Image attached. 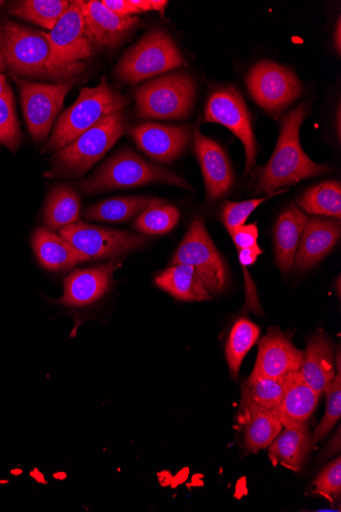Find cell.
I'll return each instance as SVG.
<instances>
[{
    "mask_svg": "<svg viewBox=\"0 0 341 512\" xmlns=\"http://www.w3.org/2000/svg\"><path fill=\"white\" fill-rule=\"evenodd\" d=\"M0 32L5 64L15 77L59 83L73 81L84 71L81 62L73 65L55 62L46 33L11 21L0 26Z\"/></svg>",
    "mask_w": 341,
    "mask_h": 512,
    "instance_id": "cell-1",
    "label": "cell"
},
{
    "mask_svg": "<svg viewBox=\"0 0 341 512\" xmlns=\"http://www.w3.org/2000/svg\"><path fill=\"white\" fill-rule=\"evenodd\" d=\"M307 115L308 109L302 104L282 119L274 154L268 164L259 170L257 193L270 195L285 186L329 171L328 166L313 162L302 149L300 130Z\"/></svg>",
    "mask_w": 341,
    "mask_h": 512,
    "instance_id": "cell-2",
    "label": "cell"
},
{
    "mask_svg": "<svg viewBox=\"0 0 341 512\" xmlns=\"http://www.w3.org/2000/svg\"><path fill=\"white\" fill-rule=\"evenodd\" d=\"M127 99L103 78L96 87H84L77 101L58 120L46 150L60 151L85 131L127 106Z\"/></svg>",
    "mask_w": 341,
    "mask_h": 512,
    "instance_id": "cell-3",
    "label": "cell"
},
{
    "mask_svg": "<svg viewBox=\"0 0 341 512\" xmlns=\"http://www.w3.org/2000/svg\"><path fill=\"white\" fill-rule=\"evenodd\" d=\"M165 183L193 191L182 177L159 168L142 159L131 150H122L101 169L80 184L85 194L104 193L112 190L137 188L151 183Z\"/></svg>",
    "mask_w": 341,
    "mask_h": 512,
    "instance_id": "cell-4",
    "label": "cell"
},
{
    "mask_svg": "<svg viewBox=\"0 0 341 512\" xmlns=\"http://www.w3.org/2000/svg\"><path fill=\"white\" fill-rule=\"evenodd\" d=\"M125 132L126 123L122 112L103 119L58 151L54 158L55 170L74 178L83 176L106 156Z\"/></svg>",
    "mask_w": 341,
    "mask_h": 512,
    "instance_id": "cell-5",
    "label": "cell"
},
{
    "mask_svg": "<svg viewBox=\"0 0 341 512\" xmlns=\"http://www.w3.org/2000/svg\"><path fill=\"white\" fill-rule=\"evenodd\" d=\"M136 114L144 119L186 118L196 99V84L185 73H173L138 87L134 93Z\"/></svg>",
    "mask_w": 341,
    "mask_h": 512,
    "instance_id": "cell-6",
    "label": "cell"
},
{
    "mask_svg": "<svg viewBox=\"0 0 341 512\" xmlns=\"http://www.w3.org/2000/svg\"><path fill=\"white\" fill-rule=\"evenodd\" d=\"M184 65L181 52L171 36L161 29L145 34L116 67L117 77L137 84Z\"/></svg>",
    "mask_w": 341,
    "mask_h": 512,
    "instance_id": "cell-7",
    "label": "cell"
},
{
    "mask_svg": "<svg viewBox=\"0 0 341 512\" xmlns=\"http://www.w3.org/2000/svg\"><path fill=\"white\" fill-rule=\"evenodd\" d=\"M192 266L209 293H222L228 284V269L201 217L194 219L174 254L172 265Z\"/></svg>",
    "mask_w": 341,
    "mask_h": 512,
    "instance_id": "cell-8",
    "label": "cell"
},
{
    "mask_svg": "<svg viewBox=\"0 0 341 512\" xmlns=\"http://www.w3.org/2000/svg\"><path fill=\"white\" fill-rule=\"evenodd\" d=\"M62 236L80 255L89 260L117 259L143 247L148 237L133 232L76 222L60 229Z\"/></svg>",
    "mask_w": 341,
    "mask_h": 512,
    "instance_id": "cell-9",
    "label": "cell"
},
{
    "mask_svg": "<svg viewBox=\"0 0 341 512\" xmlns=\"http://www.w3.org/2000/svg\"><path fill=\"white\" fill-rule=\"evenodd\" d=\"M21 93L28 130L37 142L45 141L64 107L74 81L34 83L15 77Z\"/></svg>",
    "mask_w": 341,
    "mask_h": 512,
    "instance_id": "cell-10",
    "label": "cell"
},
{
    "mask_svg": "<svg viewBox=\"0 0 341 512\" xmlns=\"http://www.w3.org/2000/svg\"><path fill=\"white\" fill-rule=\"evenodd\" d=\"M247 85L255 102L274 118L299 99L303 91L294 73L269 61L260 62L252 68Z\"/></svg>",
    "mask_w": 341,
    "mask_h": 512,
    "instance_id": "cell-11",
    "label": "cell"
},
{
    "mask_svg": "<svg viewBox=\"0 0 341 512\" xmlns=\"http://www.w3.org/2000/svg\"><path fill=\"white\" fill-rule=\"evenodd\" d=\"M205 122L221 124L239 139L246 150L249 173L256 164V138L248 107L234 87L213 93L206 106Z\"/></svg>",
    "mask_w": 341,
    "mask_h": 512,
    "instance_id": "cell-12",
    "label": "cell"
},
{
    "mask_svg": "<svg viewBox=\"0 0 341 512\" xmlns=\"http://www.w3.org/2000/svg\"><path fill=\"white\" fill-rule=\"evenodd\" d=\"M84 4L81 0L71 2L55 28L46 34L58 64L73 65L92 56L93 45L86 33Z\"/></svg>",
    "mask_w": 341,
    "mask_h": 512,
    "instance_id": "cell-13",
    "label": "cell"
},
{
    "mask_svg": "<svg viewBox=\"0 0 341 512\" xmlns=\"http://www.w3.org/2000/svg\"><path fill=\"white\" fill-rule=\"evenodd\" d=\"M134 143L154 161L170 163L179 158L191 143L189 126L141 123L129 131Z\"/></svg>",
    "mask_w": 341,
    "mask_h": 512,
    "instance_id": "cell-14",
    "label": "cell"
},
{
    "mask_svg": "<svg viewBox=\"0 0 341 512\" xmlns=\"http://www.w3.org/2000/svg\"><path fill=\"white\" fill-rule=\"evenodd\" d=\"M305 352L298 349L291 338L279 329H272L259 344L253 376L281 379L300 371Z\"/></svg>",
    "mask_w": 341,
    "mask_h": 512,
    "instance_id": "cell-15",
    "label": "cell"
},
{
    "mask_svg": "<svg viewBox=\"0 0 341 512\" xmlns=\"http://www.w3.org/2000/svg\"><path fill=\"white\" fill-rule=\"evenodd\" d=\"M121 267L119 262L71 272L64 282V295L58 304L68 307H86L101 300L111 289L113 275Z\"/></svg>",
    "mask_w": 341,
    "mask_h": 512,
    "instance_id": "cell-16",
    "label": "cell"
},
{
    "mask_svg": "<svg viewBox=\"0 0 341 512\" xmlns=\"http://www.w3.org/2000/svg\"><path fill=\"white\" fill-rule=\"evenodd\" d=\"M84 19L91 44L103 49L117 48L141 25L139 18L120 16L95 0L85 2Z\"/></svg>",
    "mask_w": 341,
    "mask_h": 512,
    "instance_id": "cell-17",
    "label": "cell"
},
{
    "mask_svg": "<svg viewBox=\"0 0 341 512\" xmlns=\"http://www.w3.org/2000/svg\"><path fill=\"white\" fill-rule=\"evenodd\" d=\"M194 153L200 162L207 196L212 201L224 197L233 184L234 176L227 154L199 128L194 131Z\"/></svg>",
    "mask_w": 341,
    "mask_h": 512,
    "instance_id": "cell-18",
    "label": "cell"
},
{
    "mask_svg": "<svg viewBox=\"0 0 341 512\" xmlns=\"http://www.w3.org/2000/svg\"><path fill=\"white\" fill-rule=\"evenodd\" d=\"M340 236L339 220L323 217L308 218L295 257V268L306 271L314 267L333 250Z\"/></svg>",
    "mask_w": 341,
    "mask_h": 512,
    "instance_id": "cell-19",
    "label": "cell"
},
{
    "mask_svg": "<svg viewBox=\"0 0 341 512\" xmlns=\"http://www.w3.org/2000/svg\"><path fill=\"white\" fill-rule=\"evenodd\" d=\"M286 377L272 379L263 376H253L243 383L241 402L236 417L240 427L259 411L278 410L284 396Z\"/></svg>",
    "mask_w": 341,
    "mask_h": 512,
    "instance_id": "cell-20",
    "label": "cell"
},
{
    "mask_svg": "<svg viewBox=\"0 0 341 512\" xmlns=\"http://www.w3.org/2000/svg\"><path fill=\"white\" fill-rule=\"evenodd\" d=\"M286 389L278 409L283 428L306 427L320 395L303 380L300 371L286 376Z\"/></svg>",
    "mask_w": 341,
    "mask_h": 512,
    "instance_id": "cell-21",
    "label": "cell"
},
{
    "mask_svg": "<svg viewBox=\"0 0 341 512\" xmlns=\"http://www.w3.org/2000/svg\"><path fill=\"white\" fill-rule=\"evenodd\" d=\"M308 216L294 203L280 215L274 228L275 261L287 273L294 266L295 257Z\"/></svg>",
    "mask_w": 341,
    "mask_h": 512,
    "instance_id": "cell-22",
    "label": "cell"
},
{
    "mask_svg": "<svg viewBox=\"0 0 341 512\" xmlns=\"http://www.w3.org/2000/svg\"><path fill=\"white\" fill-rule=\"evenodd\" d=\"M335 359L331 342L322 334L315 335L308 343L300 374L304 382L318 395L336 376Z\"/></svg>",
    "mask_w": 341,
    "mask_h": 512,
    "instance_id": "cell-23",
    "label": "cell"
},
{
    "mask_svg": "<svg viewBox=\"0 0 341 512\" xmlns=\"http://www.w3.org/2000/svg\"><path fill=\"white\" fill-rule=\"evenodd\" d=\"M268 447V455L274 465L300 472L312 450L313 438L308 427L283 428Z\"/></svg>",
    "mask_w": 341,
    "mask_h": 512,
    "instance_id": "cell-24",
    "label": "cell"
},
{
    "mask_svg": "<svg viewBox=\"0 0 341 512\" xmlns=\"http://www.w3.org/2000/svg\"><path fill=\"white\" fill-rule=\"evenodd\" d=\"M156 285L177 300L201 302L212 299L198 271L192 266L177 264L156 277Z\"/></svg>",
    "mask_w": 341,
    "mask_h": 512,
    "instance_id": "cell-25",
    "label": "cell"
},
{
    "mask_svg": "<svg viewBox=\"0 0 341 512\" xmlns=\"http://www.w3.org/2000/svg\"><path fill=\"white\" fill-rule=\"evenodd\" d=\"M32 246L38 262L47 270H68L83 262L69 242L47 228L34 232Z\"/></svg>",
    "mask_w": 341,
    "mask_h": 512,
    "instance_id": "cell-26",
    "label": "cell"
},
{
    "mask_svg": "<svg viewBox=\"0 0 341 512\" xmlns=\"http://www.w3.org/2000/svg\"><path fill=\"white\" fill-rule=\"evenodd\" d=\"M81 202L69 185L57 186L46 199L44 221L52 230L76 223L80 217Z\"/></svg>",
    "mask_w": 341,
    "mask_h": 512,
    "instance_id": "cell-27",
    "label": "cell"
},
{
    "mask_svg": "<svg viewBox=\"0 0 341 512\" xmlns=\"http://www.w3.org/2000/svg\"><path fill=\"white\" fill-rule=\"evenodd\" d=\"M240 427L247 454L268 448L283 429L278 410L259 411Z\"/></svg>",
    "mask_w": 341,
    "mask_h": 512,
    "instance_id": "cell-28",
    "label": "cell"
},
{
    "mask_svg": "<svg viewBox=\"0 0 341 512\" xmlns=\"http://www.w3.org/2000/svg\"><path fill=\"white\" fill-rule=\"evenodd\" d=\"M260 335L258 325L246 317L234 323L226 346V360L233 380L238 378L243 359L256 345Z\"/></svg>",
    "mask_w": 341,
    "mask_h": 512,
    "instance_id": "cell-29",
    "label": "cell"
},
{
    "mask_svg": "<svg viewBox=\"0 0 341 512\" xmlns=\"http://www.w3.org/2000/svg\"><path fill=\"white\" fill-rule=\"evenodd\" d=\"M156 198L124 197L95 204L84 211L87 220L126 222L149 208Z\"/></svg>",
    "mask_w": 341,
    "mask_h": 512,
    "instance_id": "cell-30",
    "label": "cell"
},
{
    "mask_svg": "<svg viewBox=\"0 0 341 512\" xmlns=\"http://www.w3.org/2000/svg\"><path fill=\"white\" fill-rule=\"evenodd\" d=\"M299 207L308 214L341 218V185L338 181H326L313 186L301 199Z\"/></svg>",
    "mask_w": 341,
    "mask_h": 512,
    "instance_id": "cell-31",
    "label": "cell"
},
{
    "mask_svg": "<svg viewBox=\"0 0 341 512\" xmlns=\"http://www.w3.org/2000/svg\"><path fill=\"white\" fill-rule=\"evenodd\" d=\"M70 3L67 0H25L12 6L10 14L52 31Z\"/></svg>",
    "mask_w": 341,
    "mask_h": 512,
    "instance_id": "cell-32",
    "label": "cell"
},
{
    "mask_svg": "<svg viewBox=\"0 0 341 512\" xmlns=\"http://www.w3.org/2000/svg\"><path fill=\"white\" fill-rule=\"evenodd\" d=\"M180 219V212L165 201L157 199L149 208L141 212L134 222L135 229L143 236L169 234Z\"/></svg>",
    "mask_w": 341,
    "mask_h": 512,
    "instance_id": "cell-33",
    "label": "cell"
},
{
    "mask_svg": "<svg viewBox=\"0 0 341 512\" xmlns=\"http://www.w3.org/2000/svg\"><path fill=\"white\" fill-rule=\"evenodd\" d=\"M327 398L325 414L317 427L313 438V444L322 441L339 422L341 415V376L340 367L337 368L335 378L326 385L324 391Z\"/></svg>",
    "mask_w": 341,
    "mask_h": 512,
    "instance_id": "cell-34",
    "label": "cell"
},
{
    "mask_svg": "<svg viewBox=\"0 0 341 512\" xmlns=\"http://www.w3.org/2000/svg\"><path fill=\"white\" fill-rule=\"evenodd\" d=\"M21 145V131L13 98H0V147L16 152Z\"/></svg>",
    "mask_w": 341,
    "mask_h": 512,
    "instance_id": "cell-35",
    "label": "cell"
},
{
    "mask_svg": "<svg viewBox=\"0 0 341 512\" xmlns=\"http://www.w3.org/2000/svg\"><path fill=\"white\" fill-rule=\"evenodd\" d=\"M280 192L282 191H278L264 198L253 199L245 202H226L223 206L221 220L229 234L236 228L246 225L249 217L262 203L267 199L280 194Z\"/></svg>",
    "mask_w": 341,
    "mask_h": 512,
    "instance_id": "cell-36",
    "label": "cell"
},
{
    "mask_svg": "<svg viewBox=\"0 0 341 512\" xmlns=\"http://www.w3.org/2000/svg\"><path fill=\"white\" fill-rule=\"evenodd\" d=\"M314 492L331 502L341 496V458L338 456L319 473L314 482Z\"/></svg>",
    "mask_w": 341,
    "mask_h": 512,
    "instance_id": "cell-37",
    "label": "cell"
},
{
    "mask_svg": "<svg viewBox=\"0 0 341 512\" xmlns=\"http://www.w3.org/2000/svg\"><path fill=\"white\" fill-rule=\"evenodd\" d=\"M237 251L258 246L259 229L256 224L243 225L229 234Z\"/></svg>",
    "mask_w": 341,
    "mask_h": 512,
    "instance_id": "cell-38",
    "label": "cell"
},
{
    "mask_svg": "<svg viewBox=\"0 0 341 512\" xmlns=\"http://www.w3.org/2000/svg\"><path fill=\"white\" fill-rule=\"evenodd\" d=\"M103 5L112 12L125 17H133V15L141 14V12L133 6L131 0H104Z\"/></svg>",
    "mask_w": 341,
    "mask_h": 512,
    "instance_id": "cell-39",
    "label": "cell"
},
{
    "mask_svg": "<svg viewBox=\"0 0 341 512\" xmlns=\"http://www.w3.org/2000/svg\"><path fill=\"white\" fill-rule=\"evenodd\" d=\"M263 250L258 246L251 249H243L238 251V258L243 267L251 266L256 263Z\"/></svg>",
    "mask_w": 341,
    "mask_h": 512,
    "instance_id": "cell-40",
    "label": "cell"
},
{
    "mask_svg": "<svg viewBox=\"0 0 341 512\" xmlns=\"http://www.w3.org/2000/svg\"><path fill=\"white\" fill-rule=\"evenodd\" d=\"M0 98H13L11 86L4 74H0Z\"/></svg>",
    "mask_w": 341,
    "mask_h": 512,
    "instance_id": "cell-41",
    "label": "cell"
},
{
    "mask_svg": "<svg viewBox=\"0 0 341 512\" xmlns=\"http://www.w3.org/2000/svg\"><path fill=\"white\" fill-rule=\"evenodd\" d=\"M131 3L134 7H136L141 13L151 12L152 6L150 0H131Z\"/></svg>",
    "mask_w": 341,
    "mask_h": 512,
    "instance_id": "cell-42",
    "label": "cell"
},
{
    "mask_svg": "<svg viewBox=\"0 0 341 512\" xmlns=\"http://www.w3.org/2000/svg\"><path fill=\"white\" fill-rule=\"evenodd\" d=\"M152 10L159 12L162 16L165 15L166 8L168 6L167 0H150Z\"/></svg>",
    "mask_w": 341,
    "mask_h": 512,
    "instance_id": "cell-43",
    "label": "cell"
},
{
    "mask_svg": "<svg viewBox=\"0 0 341 512\" xmlns=\"http://www.w3.org/2000/svg\"><path fill=\"white\" fill-rule=\"evenodd\" d=\"M334 43H335L337 52L340 53L341 52V21H340V18L338 19L337 25L335 27Z\"/></svg>",
    "mask_w": 341,
    "mask_h": 512,
    "instance_id": "cell-44",
    "label": "cell"
},
{
    "mask_svg": "<svg viewBox=\"0 0 341 512\" xmlns=\"http://www.w3.org/2000/svg\"><path fill=\"white\" fill-rule=\"evenodd\" d=\"M7 69L4 55H3V49H2V32H0V72H4Z\"/></svg>",
    "mask_w": 341,
    "mask_h": 512,
    "instance_id": "cell-45",
    "label": "cell"
},
{
    "mask_svg": "<svg viewBox=\"0 0 341 512\" xmlns=\"http://www.w3.org/2000/svg\"><path fill=\"white\" fill-rule=\"evenodd\" d=\"M5 3L4 2H0V7H2Z\"/></svg>",
    "mask_w": 341,
    "mask_h": 512,
    "instance_id": "cell-46",
    "label": "cell"
}]
</instances>
